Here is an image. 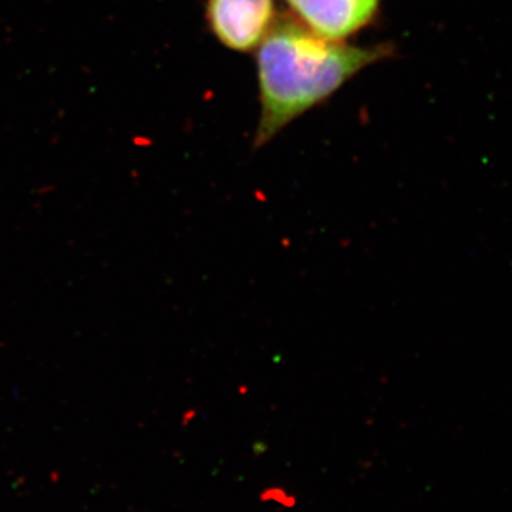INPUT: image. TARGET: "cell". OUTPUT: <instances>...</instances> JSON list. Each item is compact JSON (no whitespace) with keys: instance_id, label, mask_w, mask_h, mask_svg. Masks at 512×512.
I'll return each mask as SVG.
<instances>
[{"instance_id":"cell-2","label":"cell","mask_w":512,"mask_h":512,"mask_svg":"<svg viewBox=\"0 0 512 512\" xmlns=\"http://www.w3.org/2000/svg\"><path fill=\"white\" fill-rule=\"evenodd\" d=\"M207 18L221 43L247 52L274 26V0H208Z\"/></svg>"},{"instance_id":"cell-1","label":"cell","mask_w":512,"mask_h":512,"mask_svg":"<svg viewBox=\"0 0 512 512\" xmlns=\"http://www.w3.org/2000/svg\"><path fill=\"white\" fill-rule=\"evenodd\" d=\"M386 55V47L340 45L292 20H279L258 52L262 114L254 147H264L286 124Z\"/></svg>"},{"instance_id":"cell-3","label":"cell","mask_w":512,"mask_h":512,"mask_svg":"<svg viewBox=\"0 0 512 512\" xmlns=\"http://www.w3.org/2000/svg\"><path fill=\"white\" fill-rule=\"evenodd\" d=\"M303 22L326 39L340 40L362 29L379 0H288Z\"/></svg>"}]
</instances>
